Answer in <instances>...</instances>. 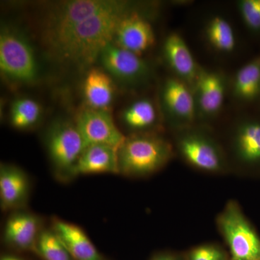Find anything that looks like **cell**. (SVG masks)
<instances>
[{
    "instance_id": "obj_16",
    "label": "cell",
    "mask_w": 260,
    "mask_h": 260,
    "mask_svg": "<svg viewBox=\"0 0 260 260\" xmlns=\"http://www.w3.org/2000/svg\"><path fill=\"white\" fill-rule=\"evenodd\" d=\"M120 120L129 135L162 133L164 124L158 104L147 97L129 103L121 111Z\"/></svg>"
},
{
    "instance_id": "obj_10",
    "label": "cell",
    "mask_w": 260,
    "mask_h": 260,
    "mask_svg": "<svg viewBox=\"0 0 260 260\" xmlns=\"http://www.w3.org/2000/svg\"><path fill=\"white\" fill-rule=\"evenodd\" d=\"M98 61L112 78L127 87L143 86L153 78V69L148 61L114 42L104 48Z\"/></svg>"
},
{
    "instance_id": "obj_4",
    "label": "cell",
    "mask_w": 260,
    "mask_h": 260,
    "mask_svg": "<svg viewBox=\"0 0 260 260\" xmlns=\"http://www.w3.org/2000/svg\"><path fill=\"white\" fill-rule=\"evenodd\" d=\"M0 70L10 83H36L40 67L35 49L26 34L11 24H3L0 32Z\"/></svg>"
},
{
    "instance_id": "obj_1",
    "label": "cell",
    "mask_w": 260,
    "mask_h": 260,
    "mask_svg": "<svg viewBox=\"0 0 260 260\" xmlns=\"http://www.w3.org/2000/svg\"><path fill=\"white\" fill-rule=\"evenodd\" d=\"M143 5L121 1L112 9L94 15L79 24L49 53L60 63L88 71L99 60L104 48L114 42L116 29L123 18Z\"/></svg>"
},
{
    "instance_id": "obj_19",
    "label": "cell",
    "mask_w": 260,
    "mask_h": 260,
    "mask_svg": "<svg viewBox=\"0 0 260 260\" xmlns=\"http://www.w3.org/2000/svg\"><path fill=\"white\" fill-rule=\"evenodd\" d=\"M51 229L75 260H104L81 228L54 218Z\"/></svg>"
},
{
    "instance_id": "obj_28",
    "label": "cell",
    "mask_w": 260,
    "mask_h": 260,
    "mask_svg": "<svg viewBox=\"0 0 260 260\" xmlns=\"http://www.w3.org/2000/svg\"><path fill=\"white\" fill-rule=\"evenodd\" d=\"M0 260H25L15 254H5L2 255Z\"/></svg>"
},
{
    "instance_id": "obj_14",
    "label": "cell",
    "mask_w": 260,
    "mask_h": 260,
    "mask_svg": "<svg viewBox=\"0 0 260 260\" xmlns=\"http://www.w3.org/2000/svg\"><path fill=\"white\" fill-rule=\"evenodd\" d=\"M162 55L172 75L192 86L201 66L179 32L172 31L164 38Z\"/></svg>"
},
{
    "instance_id": "obj_26",
    "label": "cell",
    "mask_w": 260,
    "mask_h": 260,
    "mask_svg": "<svg viewBox=\"0 0 260 260\" xmlns=\"http://www.w3.org/2000/svg\"><path fill=\"white\" fill-rule=\"evenodd\" d=\"M183 257L184 260H231L229 252L214 243L195 246L184 253Z\"/></svg>"
},
{
    "instance_id": "obj_21",
    "label": "cell",
    "mask_w": 260,
    "mask_h": 260,
    "mask_svg": "<svg viewBox=\"0 0 260 260\" xmlns=\"http://www.w3.org/2000/svg\"><path fill=\"white\" fill-rule=\"evenodd\" d=\"M118 148L108 145H88L75 167V177L102 173L119 174Z\"/></svg>"
},
{
    "instance_id": "obj_3",
    "label": "cell",
    "mask_w": 260,
    "mask_h": 260,
    "mask_svg": "<svg viewBox=\"0 0 260 260\" xmlns=\"http://www.w3.org/2000/svg\"><path fill=\"white\" fill-rule=\"evenodd\" d=\"M174 155L172 141L162 133L128 135L118 148L119 174L148 177L167 166Z\"/></svg>"
},
{
    "instance_id": "obj_29",
    "label": "cell",
    "mask_w": 260,
    "mask_h": 260,
    "mask_svg": "<svg viewBox=\"0 0 260 260\" xmlns=\"http://www.w3.org/2000/svg\"><path fill=\"white\" fill-rule=\"evenodd\" d=\"M257 105H258V107H259V110L260 112V102L259 103H258Z\"/></svg>"
},
{
    "instance_id": "obj_8",
    "label": "cell",
    "mask_w": 260,
    "mask_h": 260,
    "mask_svg": "<svg viewBox=\"0 0 260 260\" xmlns=\"http://www.w3.org/2000/svg\"><path fill=\"white\" fill-rule=\"evenodd\" d=\"M44 142L56 175L63 179L74 177L75 167L86 148L75 121H53L46 132Z\"/></svg>"
},
{
    "instance_id": "obj_2",
    "label": "cell",
    "mask_w": 260,
    "mask_h": 260,
    "mask_svg": "<svg viewBox=\"0 0 260 260\" xmlns=\"http://www.w3.org/2000/svg\"><path fill=\"white\" fill-rule=\"evenodd\" d=\"M175 154L188 166L205 174L231 172L226 151L208 125H194L172 132Z\"/></svg>"
},
{
    "instance_id": "obj_23",
    "label": "cell",
    "mask_w": 260,
    "mask_h": 260,
    "mask_svg": "<svg viewBox=\"0 0 260 260\" xmlns=\"http://www.w3.org/2000/svg\"><path fill=\"white\" fill-rule=\"evenodd\" d=\"M42 107L31 98L20 97L12 103L10 109V124L19 130L32 129L42 117Z\"/></svg>"
},
{
    "instance_id": "obj_25",
    "label": "cell",
    "mask_w": 260,
    "mask_h": 260,
    "mask_svg": "<svg viewBox=\"0 0 260 260\" xmlns=\"http://www.w3.org/2000/svg\"><path fill=\"white\" fill-rule=\"evenodd\" d=\"M237 7L246 29L253 35L260 36V0H239Z\"/></svg>"
},
{
    "instance_id": "obj_6",
    "label": "cell",
    "mask_w": 260,
    "mask_h": 260,
    "mask_svg": "<svg viewBox=\"0 0 260 260\" xmlns=\"http://www.w3.org/2000/svg\"><path fill=\"white\" fill-rule=\"evenodd\" d=\"M216 225L231 260H260V237L237 201L227 202L217 216Z\"/></svg>"
},
{
    "instance_id": "obj_15",
    "label": "cell",
    "mask_w": 260,
    "mask_h": 260,
    "mask_svg": "<svg viewBox=\"0 0 260 260\" xmlns=\"http://www.w3.org/2000/svg\"><path fill=\"white\" fill-rule=\"evenodd\" d=\"M42 231L40 218L37 215L17 210L10 215L5 224L3 242L14 250L34 251Z\"/></svg>"
},
{
    "instance_id": "obj_11",
    "label": "cell",
    "mask_w": 260,
    "mask_h": 260,
    "mask_svg": "<svg viewBox=\"0 0 260 260\" xmlns=\"http://www.w3.org/2000/svg\"><path fill=\"white\" fill-rule=\"evenodd\" d=\"M191 88L198 124L208 126L222 112L229 93V78L221 70L201 67Z\"/></svg>"
},
{
    "instance_id": "obj_17",
    "label": "cell",
    "mask_w": 260,
    "mask_h": 260,
    "mask_svg": "<svg viewBox=\"0 0 260 260\" xmlns=\"http://www.w3.org/2000/svg\"><path fill=\"white\" fill-rule=\"evenodd\" d=\"M229 94L240 106L260 102V54L242 65L229 79Z\"/></svg>"
},
{
    "instance_id": "obj_18",
    "label": "cell",
    "mask_w": 260,
    "mask_h": 260,
    "mask_svg": "<svg viewBox=\"0 0 260 260\" xmlns=\"http://www.w3.org/2000/svg\"><path fill=\"white\" fill-rule=\"evenodd\" d=\"M30 181L20 168L2 164L0 167V203L3 210H19L26 203Z\"/></svg>"
},
{
    "instance_id": "obj_24",
    "label": "cell",
    "mask_w": 260,
    "mask_h": 260,
    "mask_svg": "<svg viewBox=\"0 0 260 260\" xmlns=\"http://www.w3.org/2000/svg\"><path fill=\"white\" fill-rule=\"evenodd\" d=\"M34 252L44 260H75L52 229H42Z\"/></svg>"
},
{
    "instance_id": "obj_20",
    "label": "cell",
    "mask_w": 260,
    "mask_h": 260,
    "mask_svg": "<svg viewBox=\"0 0 260 260\" xmlns=\"http://www.w3.org/2000/svg\"><path fill=\"white\" fill-rule=\"evenodd\" d=\"M83 91L88 108L109 110L115 99L116 85L105 70L94 66L85 73Z\"/></svg>"
},
{
    "instance_id": "obj_12",
    "label": "cell",
    "mask_w": 260,
    "mask_h": 260,
    "mask_svg": "<svg viewBox=\"0 0 260 260\" xmlns=\"http://www.w3.org/2000/svg\"><path fill=\"white\" fill-rule=\"evenodd\" d=\"M146 7L133 10L123 18L116 29L114 42L123 49L143 56L155 44V35Z\"/></svg>"
},
{
    "instance_id": "obj_7",
    "label": "cell",
    "mask_w": 260,
    "mask_h": 260,
    "mask_svg": "<svg viewBox=\"0 0 260 260\" xmlns=\"http://www.w3.org/2000/svg\"><path fill=\"white\" fill-rule=\"evenodd\" d=\"M224 147L231 172L259 171L260 116L249 114L238 116L229 129Z\"/></svg>"
},
{
    "instance_id": "obj_5",
    "label": "cell",
    "mask_w": 260,
    "mask_h": 260,
    "mask_svg": "<svg viewBox=\"0 0 260 260\" xmlns=\"http://www.w3.org/2000/svg\"><path fill=\"white\" fill-rule=\"evenodd\" d=\"M120 3L121 0H73L53 5L42 23V39L48 50L51 52L55 49L82 22Z\"/></svg>"
},
{
    "instance_id": "obj_27",
    "label": "cell",
    "mask_w": 260,
    "mask_h": 260,
    "mask_svg": "<svg viewBox=\"0 0 260 260\" xmlns=\"http://www.w3.org/2000/svg\"><path fill=\"white\" fill-rule=\"evenodd\" d=\"M150 260H184V257L183 254L165 251L156 253Z\"/></svg>"
},
{
    "instance_id": "obj_13",
    "label": "cell",
    "mask_w": 260,
    "mask_h": 260,
    "mask_svg": "<svg viewBox=\"0 0 260 260\" xmlns=\"http://www.w3.org/2000/svg\"><path fill=\"white\" fill-rule=\"evenodd\" d=\"M75 122L86 147L102 144L119 148L125 139V135L116 125L109 110L84 108L78 113Z\"/></svg>"
},
{
    "instance_id": "obj_9",
    "label": "cell",
    "mask_w": 260,
    "mask_h": 260,
    "mask_svg": "<svg viewBox=\"0 0 260 260\" xmlns=\"http://www.w3.org/2000/svg\"><path fill=\"white\" fill-rule=\"evenodd\" d=\"M158 106L164 124L172 132L198 124L192 88L173 75L160 84Z\"/></svg>"
},
{
    "instance_id": "obj_22",
    "label": "cell",
    "mask_w": 260,
    "mask_h": 260,
    "mask_svg": "<svg viewBox=\"0 0 260 260\" xmlns=\"http://www.w3.org/2000/svg\"><path fill=\"white\" fill-rule=\"evenodd\" d=\"M205 43L219 55H230L237 50L238 39L232 24L223 15H213L203 25Z\"/></svg>"
}]
</instances>
